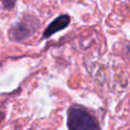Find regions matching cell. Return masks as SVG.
<instances>
[{
	"label": "cell",
	"instance_id": "obj_1",
	"mask_svg": "<svg viewBox=\"0 0 130 130\" xmlns=\"http://www.w3.org/2000/svg\"><path fill=\"white\" fill-rule=\"evenodd\" d=\"M68 130H102L94 115L80 105H71L67 110Z\"/></svg>",
	"mask_w": 130,
	"mask_h": 130
},
{
	"label": "cell",
	"instance_id": "obj_2",
	"mask_svg": "<svg viewBox=\"0 0 130 130\" xmlns=\"http://www.w3.org/2000/svg\"><path fill=\"white\" fill-rule=\"evenodd\" d=\"M39 19L31 14H24L22 18L13 23L8 30V38L13 42H22L32 35H35L40 28Z\"/></svg>",
	"mask_w": 130,
	"mask_h": 130
},
{
	"label": "cell",
	"instance_id": "obj_3",
	"mask_svg": "<svg viewBox=\"0 0 130 130\" xmlns=\"http://www.w3.org/2000/svg\"><path fill=\"white\" fill-rule=\"evenodd\" d=\"M69 23H70V17L67 14L59 15L46 27V29L44 30V34H43V38L48 39V38L52 37L55 32L66 28L69 25Z\"/></svg>",
	"mask_w": 130,
	"mask_h": 130
},
{
	"label": "cell",
	"instance_id": "obj_4",
	"mask_svg": "<svg viewBox=\"0 0 130 130\" xmlns=\"http://www.w3.org/2000/svg\"><path fill=\"white\" fill-rule=\"evenodd\" d=\"M1 2H2V5H3L4 8L12 9L14 7V5H15L16 0H1Z\"/></svg>",
	"mask_w": 130,
	"mask_h": 130
}]
</instances>
